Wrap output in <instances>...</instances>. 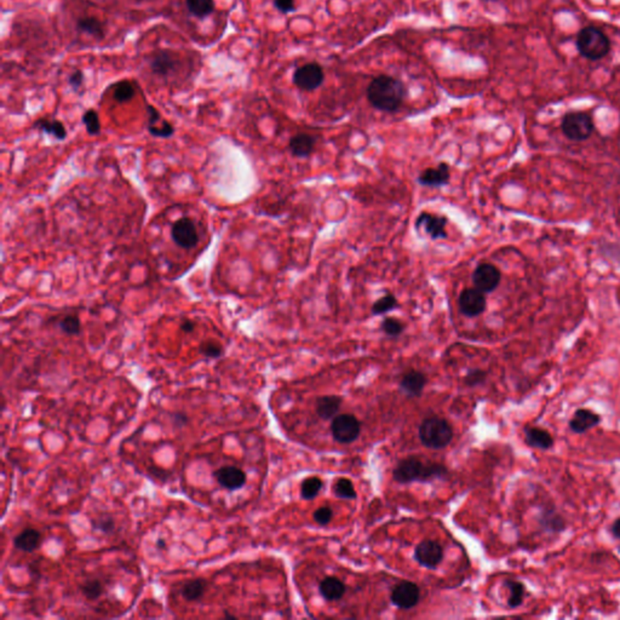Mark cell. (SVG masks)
Returning a JSON list of instances; mask_svg holds the SVG:
<instances>
[{
  "instance_id": "22",
  "label": "cell",
  "mask_w": 620,
  "mask_h": 620,
  "mask_svg": "<svg viewBox=\"0 0 620 620\" xmlns=\"http://www.w3.org/2000/svg\"><path fill=\"white\" fill-rule=\"evenodd\" d=\"M539 524L545 532L549 533H562L566 529L564 517L551 508L543 509L539 516Z\"/></svg>"
},
{
  "instance_id": "44",
  "label": "cell",
  "mask_w": 620,
  "mask_h": 620,
  "mask_svg": "<svg viewBox=\"0 0 620 620\" xmlns=\"http://www.w3.org/2000/svg\"><path fill=\"white\" fill-rule=\"evenodd\" d=\"M83 83L84 73L80 70H75V72L68 77V84H70V88H73L75 90H78L79 88H82Z\"/></svg>"
},
{
  "instance_id": "17",
  "label": "cell",
  "mask_w": 620,
  "mask_h": 620,
  "mask_svg": "<svg viewBox=\"0 0 620 620\" xmlns=\"http://www.w3.org/2000/svg\"><path fill=\"white\" fill-rule=\"evenodd\" d=\"M450 167L445 162L439 164L437 167L427 169L418 177L420 184L427 187H441L450 181Z\"/></svg>"
},
{
  "instance_id": "40",
  "label": "cell",
  "mask_w": 620,
  "mask_h": 620,
  "mask_svg": "<svg viewBox=\"0 0 620 620\" xmlns=\"http://www.w3.org/2000/svg\"><path fill=\"white\" fill-rule=\"evenodd\" d=\"M148 132L157 138H170L175 134V127H172V124L167 120H164L160 127L149 129Z\"/></svg>"
},
{
  "instance_id": "4",
  "label": "cell",
  "mask_w": 620,
  "mask_h": 620,
  "mask_svg": "<svg viewBox=\"0 0 620 620\" xmlns=\"http://www.w3.org/2000/svg\"><path fill=\"white\" fill-rule=\"evenodd\" d=\"M576 48L581 56L589 60H600L609 53V39L601 30L596 27H586L576 38Z\"/></svg>"
},
{
  "instance_id": "30",
  "label": "cell",
  "mask_w": 620,
  "mask_h": 620,
  "mask_svg": "<svg viewBox=\"0 0 620 620\" xmlns=\"http://www.w3.org/2000/svg\"><path fill=\"white\" fill-rule=\"evenodd\" d=\"M505 586L509 590V598H508V605L509 607L517 608L520 607L524 598V586L520 581H507Z\"/></svg>"
},
{
  "instance_id": "32",
  "label": "cell",
  "mask_w": 620,
  "mask_h": 620,
  "mask_svg": "<svg viewBox=\"0 0 620 620\" xmlns=\"http://www.w3.org/2000/svg\"><path fill=\"white\" fill-rule=\"evenodd\" d=\"M321 489H323V481L320 480L319 477H308L302 484V498L306 499V500L314 499L319 494Z\"/></svg>"
},
{
  "instance_id": "26",
  "label": "cell",
  "mask_w": 620,
  "mask_h": 620,
  "mask_svg": "<svg viewBox=\"0 0 620 620\" xmlns=\"http://www.w3.org/2000/svg\"><path fill=\"white\" fill-rule=\"evenodd\" d=\"M77 30L85 34L95 37L97 39L105 38V27L100 20L93 16H84L78 18L77 21Z\"/></svg>"
},
{
  "instance_id": "16",
  "label": "cell",
  "mask_w": 620,
  "mask_h": 620,
  "mask_svg": "<svg viewBox=\"0 0 620 620\" xmlns=\"http://www.w3.org/2000/svg\"><path fill=\"white\" fill-rule=\"evenodd\" d=\"M601 423V415L588 408H579L569 420V429L576 434H584Z\"/></svg>"
},
{
  "instance_id": "5",
  "label": "cell",
  "mask_w": 620,
  "mask_h": 620,
  "mask_svg": "<svg viewBox=\"0 0 620 620\" xmlns=\"http://www.w3.org/2000/svg\"><path fill=\"white\" fill-rule=\"evenodd\" d=\"M594 120L584 112H571L564 115L561 130L568 140L581 142L589 138L594 132Z\"/></svg>"
},
{
  "instance_id": "8",
  "label": "cell",
  "mask_w": 620,
  "mask_h": 620,
  "mask_svg": "<svg viewBox=\"0 0 620 620\" xmlns=\"http://www.w3.org/2000/svg\"><path fill=\"white\" fill-rule=\"evenodd\" d=\"M171 238L182 249H194L199 244V233L192 219L182 217L176 221L171 228Z\"/></svg>"
},
{
  "instance_id": "39",
  "label": "cell",
  "mask_w": 620,
  "mask_h": 620,
  "mask_svg": "<svg viewBox=\"0 0 620 620\" xmlns=\"http://www.w3.org/2000/svg\"><path fill=\"white\" fill-rule=\"evenodd\" d=\"M403 328H405L403 323L400 320L395 319V318H387L382 323V330L388 336H399V335H401L403 332Z\"/></svg>"
},
{
  "instance_id": "36",
  "label": "cell",
  "mask_w": 620,
  "mask_h": 620,
  "mask_svg": "<svg viewBox=\"0 0 620 620\" xmlns=\"http://www.w3.org/2000/svg\"><path fill=\"white\" fill-rule=\"evenodd\" d=\"M398 299L394 295H387L385 297L380 298L372 306V313L375 315L385 314L390 310L398 308Z\"/></svg>"
},
{
  "instance_id": "11",
  "label": "cell",
  "mask_w": 620,
  "mask_h": 620,
  "mask_svg": "<svg viewBox=\"0 0 620 620\" xmlns=\"http://www.w3.org/2000/svg\"><path fill=\"white\" fill-rule=\"evenodd\" d=\"M459 309L465 316L475 318L482 314L487 306L485 293L475 288H467L459 296Z\"/></svg>"
},
{
  "instance_id": "41",
  "label": "cell",
  "mask_w": 620,
  "mask_h": 620,
  "mask_svg": "<svg viewBox=\"0 0 620 620\" xmlns=\"http://www.w3.org/2000/svg\"><path fill=\"white\" fill-rule=\"evenodd\" d=\"M164 120L162 119V114L154 107V105L147 103V130L153 129V127H160Z\"/></svg>"
},
{
  "instance_id": "29",
  "label": "cell",
  "mask_w": 620,
  "mask_h": 620,
  "mask_svg": "<svg viewBox=\"0 0 620 620\" xmlns=\"http://www.w3.org/2000/svg\"><path fill=\"white\" fill-rule=\"evenodd\" d=\"M189 13L198 18L210 16L214 11V0H186Z\"/></svg>"
},
{
  "instance_id": "25",
  "label": "cell",
  "mask_w": 620,
  "mask_h": 620,
  "mask_svg": "<svg viewBox=\"0 0 620 620\" xmlns=\"http://www.w3.org/2000/svg\"><path fill=\"white\" fill-rule=\"evenodd\" d=\"M35 129H38L40 131L45 132L48 135L53 136L56 140H66L67 130L65 125L60 120L55 119H38L34 122Z\"/></svg>"
},
{
  "instance_id": "31",
  "label": "cell",
  "mask_w": 620,
  "mask_h": 620,
  "mask_svg": "<svg viewBox=\"0 0 620 620\" xmlns=\"http://www.w3.org/2000/svg\"><path fill=\"white\" fill-rule=\"evenodd\" d=\"M135 97V88L129 80H122L115 85L113 91V98L118 103H127Z\"/></svg>"
},
{
  "instance_id": "15",
  "label": "cell",
  "mask_w": 620,
  "mask_h": 620,
  "mask_svg": "<svg viewBox=\"0 0 620 620\" xmlns=\"http://www.w3.org/2000/svg\"><path fill=\"white\" fill-rule=\"evenodd\" d=\"M446 226H447V219L444 216H437V214H429V212H423L418 216L415 227L423 228L425 232L434 240L437 239H445L447 236L446 232Z\"/></svg>"
},
{
  "instance_id": "3",
  "label": "cell",
  "mask_w": 620,
  "mask_h": 620,
  "mask_svg": "<svg viewBox=\"0 0 620 620\" xmlns=\"http://www.w3.org/2000/svg\"><path fill=\"white\" fill-rule=\"evenodd\" d=\"M418 434L422 444L432 450L445 448L453 439V429L441 417H429L424 420Z\"/></svg>"
},
{
  "instance_id": "33",
  "label": "cell",
  "mask_w": 620,
  "mask_h": 620,
  "mask_svg": "<svg viewBox=\"0 0 620 620\" xmlns=\"http://www.w3.org/2000/svg\"><path fill=\"white\" fill-rule=\"evenodd\" d=\"M333 493L338 498H356V491H355L354 485L348 479H340V480L337 481L336 484H335V487H333Z\"/></svg>"
},
{
  "instance_id": "19",
  "label": "cell",
  "mask_w": 620,
  "mask_h": 620,
  "mask_svg": "<svg viewBox=\"0 0 620 620\" xmlns=\"http://www.w3.org/2000/svg\"><path fill=\"white\" fill-rule=\"evenodd\" d=\"M427 385V377L420 371H408L402 376L400 380V388L408 396H420L423 393L424 387Z\"/></svg>"
},
{
  "instance_id": "24",
  "label": "cell",
  "mask_w": 620,
  "mask_h": 620,
  "mask_svg": "<svg viewBox=\"0 0 620 620\" xmlns=\"http://www.w3.org/2000/svg\"><path fill=\"white\" fill-rule=\"evenodd\" d=\"M315 138L308 134H298L290 140L291 153L297 157H309L314 150Z\"/></svg>"
},
{
  "instance_id": "45",
  "label": "cell",
  "mask_w": 620,
  "mask_h": 620,
  "mask_svg": "<svg viewBox=\"0 0 620 620\" xmlns=\"http://www.w3.org/2000/svg\"><path fill=\"white\" fill-rule=\"evenodd\" d=\"M274 6L280 13H288L295 11V0H274Z\"/></svg>"
},
{
  "instance_id": "50",
  "label": "cell",
  "mask_w": 620,
  "mask_h": 620,
  "mask_svg": "<svg viewBox=\"0 0 620 620\" xmlns=\"http://www.w3.org/2000/svg\"><path fill=\"white\" fill-rule=\"evenodd\" d=\"M131 1L136 3V4H143V3H146V1H148V0H131Z\"/></svg>"
},
{
  "instance_id": "9",
  "label": "cell",
  "mask_w": 620,
  "mask_h": 620,
  "mask_svg": "<svg viewBox=\"0 0 620 620\" xmlns=\"http://www.w3.org/2000/svg\"><path fill=\"white\" fill-rule=\"evenodd\" d=\"M500 271L497 266L489 263H481L472 274V283L481 292H493L500 284Z\"/></svg>"
},
{
  "instance_id": "37",
  "label": "cell",
  "mask_w": 620,
  "mask_h": 620,
  "mask_svg": "<svg viewBox=\"0 0 620 620\" xmlns=\"http://www.w3.org/2000/svg\"><path fill=\"white\" fill-rule=\"evenodd\" d=\"M92 527L95 531L102 532L103 534H110L115 531V520L113 516L103 514L92 521Z\"/></svg>"
},
{
  "instance_id": "23",
  "label": "cell",
  "mask_w": 620,
  "mask_h": 620,
  "mask_svg": "<svg viewBox=\"0 0 620 620\" xmlns=\"http://www.w3.org/2000/svg\"><path fill=\"white\" fill-rule=\"evenodd\" d=\"M319 591L326 601H338L345 594L344 583L336 576H328L320 583Z\"/></svg>"
},
{
  "instance_id": "18",
  "label": "cell",
  "mask_w": 620,
  "mask_h": 620,
  "mask_svg": "<svg viewBox=\"0 0 620 620\" xmlns=\"http://www.w3.org/2000/svg\"><path fill=\"white\" fill-rule=\"evenodd\" d=\"M524 441L533 448L538 450H550L554 446V437H551L549 432L545 429L538 427H526L524 428Z\"/></svg>"
},
{
  "instance_id": "2",
  "label": "cell",
  "mask_w": 620,
  "mask_h": 620,
  "mask_svg": "<svg viewBox=\"0 0 620 620\" xmlns=\"http://www.w3.org/2000/svg\"><path fill=\"white\" fill-rule=\"evenodd\" d=\"M448 474L442 464H425L415 457L402 459L394 469V480L399 484H411L415 481H432L441 479Z\"/></svg>"
},
{
  "instance_id": "14",
  "label": "cell",
  "mask_w": 620,
  "mask_h": 620,
  "mask_svg": "<svg viewBox=\"0 0 620 620\" xmlns=\"http://www.w3.org/2000/svg\"><path fill=\"white\" fill-rule=\"evenodd\" d=\"M214 477L219 482V485L228 491L243 489L247 481L246 472L240 467H233V465L219 467L214 472Z\"/></svg>"
},
{
  "instance_id": "20",
  "label": "cell",
  "mask_w": 620,
  "mask_h": 620,
  "mask_svg": "<svg viewBox=\"0 0 620 620\" xmlns=\"http://www.w3.org/2000/svg\"><path fill=\"white\" fill-rule=\"evenodd\" d=\"M343 399L337 395H325L316 399L315 402V411L323 420H332L336 417L338 411L341 408Z\"/></svg>"
},
{
  "instance_id": "27",
  "label": "cell",
  "mask_w": 620,
  "mask_h": 620,
  "mask_svg": "<svg viewBox=\"0 0 620 620\" xmlns=\"http://www.w3.org/2000/svg\"><path fill=\"white\" fill-rule=\"evenodd\" d=\"M206 588H207V584H206L205 579L197 578V579L187 581L184 584L183 588H182V590H181V594H182L186 601L193 602V601H198V600H200L202 598V595L206 591Z\"/></svg>"
},
{
  "instance_id": "35",
  "label": "cell",
  "mask_w": 620,
  "mask_h": 620,
  "mask_svg": "<svg viewBox=\"0 0 620 620\" xmlns=\"http://www.w3.org/2000/svg\"><path fill=\"white\" fill-rule=\"evenodd\" d=\"M83 124L86 132L90 136L100 135L101 122L100 117L95 110H88L83 114Z\"/></svg>"
},
{
  "instance_id": "46",
  "label": "cell",
  "mask_w": 620,
  "mask_h": 620,
  "mask_svg": "<svg viewBox=\"0 0 620 620\" xmlns=\"http://www.w3.org/2000/svg\"><path fill=\"white\" fill-rule=\"evenodd\" d=\"M172 420H174V425L179 427V428H182L186 424L188 423V417L184 415V413H175V415H172Z\"/></svg>"
},
{
  "instance_id": "7",
  "label": "cell",
  "mask_w": 620,
  "mask_h": 620,
  "mask_svg": "<svg viewBox=\"0 0 620 620\" xmlns=\"http://www.w3.org/2000/svg\"><path fill=\"white\" fill-rule=\"evenodd\" d=\"M323 67L314 62L303 65L293 73V84L303 91H313L319 88L323 83Z\"/></svg>"
},
{
  "instance_id": "38",
  "label": "cell",
  "mask_w": 620,
  "mask_h": 620,
  "mask_svg": "<svg viewBox=\"0 0 620 620\" xmlns=\"http://www.w3.org/2000/svg\"><path fill=\"white\" fill-rule=\"evenodd\" d=\"M199 351L205 358L217 359L222 356L223 348L222 345L214 341L202 342L199 347Z\"/></svg>"
},
{
  "instance_id": "28",
  "label": "cell",
  "mask_w": 620,
  "mask_h": 620,
  "mask_svg": "<svg viewBox=\"0 0 620 620\" xmlns=\"http://www.w3.org/2000/svg\"><path fill=\"white\" fill-rule=\"evenodd\" d=\"M80 591L89 601H96L105 594V586L98 578H89L80 586Z\"/></svg>"
},
{
  "instance_id": "42",
  "label": "cell",
  "mask_w": 620,
  "mask_h": 620,
  "mask_svg": "<svg viewBox=\"0 0 620 620\" xmlns=\"http://www.w3.org/2000/svg\"><path fill=\"white\" fill-rule=\"evenodd\" d=\"M486 380V372L482 370H472L467 372V376L464 378V382L467 387H477L484 383Z\"/></svg>"
},
{
  "instance_id": "43",
  "label": "cell",
  "mask_w": 620,
  "mask_h": 620,
  "mask_svg": "<svg viewBox=\"0 0 620 620\" xmlns=\"http://www.w3.org/2000/svg\"><path fill=\"white\" fill-rule=\"evenodd\" d=\"M332 509H330V508L328 507H323L315 511L314 520L316 524L325 526V524H328L330 521L332 520Z\"/></svg>"
},
{
  "instance_id": "48",
  "label": "cell",
  "mask_w": 620,
  "mask_h": 620,
  "mask_svg": "<svg viewBox=\"0 0 620 620\" xmlns=\"http://www.w3.org/2000/svg\"><path fill=\"white\" fill-rule=\"evenodd\" d=\"M611 533L613 537L620 539V517L612 524Z\"/></svg>"
},
{
  "instance_id": "49",
  "label": "cell",
  "mask_w": 620,
  "mask_h": 620,
  "mask_svg": "<svg viewBox=\"0 0 620 620\" xmlns=\"http://www.w3.org/2000/svg\"><path fill=\"white\" fill-rule=\"evenodd\" d=\"M157 549H165L167 548V542L164 539H157Z\"/></svg>"
},
{
  "instance_id": "34",
  "label": "cell",
  "mask_w": 620,
  "mask_h": 620,
  "mask_svg": "<svg viewBox=\"0 0 620 620\" xmlns=\"http://www.w3.org/2000/svg\"><path fill=\"white\" fill-rule=\"evenodd\" d=\"M58 326L68 336H78L82 332V323L77 315H67L60 321Z\"/></svg>"
},
{
  "instance_id": "1",
  "label": "cell",
  "mask_w": 620,
  "mask_h": 620,
  "mask_svg": "<svg viewBox=\"0 0 620 620\" xmlns=\"http://www.w3.org/2000/svg\"><path fill=\"white\" fill-rule=\"evenodd\" d=\"M406 86L401 80L390 75H378L367 89V98L376 110L395 112L406 97Z\"/></svg>"
},
{
  "instance_id": "12",
  "label": "cell",
  "mask_w": 620,
  "mask_h": 620,
  "mask_svg": "<svg viewBox=\"0 0 620 620\" xmlns=\"http://www.w3.org/2000/svg\"><path fill=\"white\" fill-rule=\"evenodd\" d=\"M415 559L423 567L434 569L441 564L444 560V549L435 541H423L420 542L415 550Z\"/></svg>"
},
{
  "instance_id": "21",
  "label": "cell",
  "mask_w": 620,
  "mask_h": 620,
  "mask_svg": "<svg viewBox=\"0 0 620 620\" xmlns=\"http://www.w3.org/2000/svg\"><path fill=\"white\" fill-rule=\"evenodd\" d=\"M43 541L41 533L35 529H26L18 533V536L13 539V545L18 550L25 551V553H33L39 548Z\"/></svg>"
},
{
  "instance_id": "47",
  "label": "cell",
  "mask_w": 620,
  "mask_h": 620,
  "mask_svg": "<svg viewBox=\"0 0 620 620\" xmlns=\"http://www.w3.org/2000/svg\"><path fill=\"white\" fill-rule=\"evenodd\" d=\"M194 328H195V323L193 320L186 319L183 323H181V330L184 333L193 332Z\"/></svg>"
},
{
  "instance_id": "6",
  "label": "cell",
  "mask_w": 620,
  "mask_h": 620,
  "mask_svg": "<svg viewBox=\"0 0 620 620\" xmlns=\"http://www.w3.org/2000/svg\"><path fill=\"white\" fill-rule=\"evenodd\" d=\"M332 437L340 444H350L355 441L361 432V425L355 415H340L333 418L331 424Z\"/></svg>"
},
{
  "instance_id": "13",
  "label": "cell",
  "mask_w": 620,
  "mask_h": 620,
  "mask_svg": "<svg viewBox=\"0 0 620 620\" xmlns=\"http://www.w3.org/2000/svg\"><path fill=\"white\" fill-rule=\"evenodd\" d=\"M179 65V57L170 50L155 51L149 60L150 70L157 77H167L172 75L177 70Z\"/></svg>"
},
{
  "instance_id": "10",
  "label": "cell",
  "mask_w": 620,
  "mask_h": 620,
  "mask_svg": "<svg viewBox=\"0 0 620 620\" xmlns=\"http://www.w3.org/2000/svg\"><path fill=\"white\" fill-rule=\"evenodd\" d=\"M420 600V588L412 581H402L394 588L390 595V601L400 609H411L418 605Z\"/></svg>"
}]
</instances>
